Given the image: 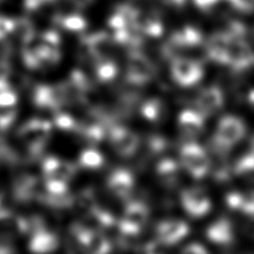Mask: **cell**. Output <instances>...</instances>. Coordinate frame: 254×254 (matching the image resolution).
<instances>
[{"label": "cell", "mask_w": 254, "mask_h": 254, "mask_svg": "<svg viewBox=\"0 0 254 254\" xmlns=\"http://www.w3.org/2000/svg\"><path fill=\"white\" fill-rule=\"evenodd\" d=\"M245 134L246 125L240 117L225 115L218 120L213 132L210 141L212 150L222 156L238 144Z\"/></svg>", "instance_id": "obj_1"}, {"label": "cell", "mask_w": 254, "mask_h": 254, "mask_svg": "<svg viewBox=\"0 0 254 254\" xmlns=\"http://www.w3.org/2000/svg\"><path fill=\"white\" fill-rule=\"evenodd\" d=\"M181 168L195 180L203 179L211 170V161L205 149L196 142H187L180 150Z\"/></svg>", "instance_id": "obj_2"}, {"label": "cell", "mask_w": 254, "mask_h": 254, "mask_svg": "<svg viewBox=\"0 0 254 254\" xmlns=\"http://www.w3.org/2000/svg\"><path fill=\"white\" fill-rule=\"evenodd\" d=\"M150 216V209L141 200H130L117 221V227L123 238L135 236L142 232Z\"/></svg>", "instance_id": "obj_3"}, {"label": "cell", "mask_w": 254, "mask_h": 254, "mask_svg": "<svg viewBox=\"0 0 254 254\" xmlns=\"http://www.w3.org/2000/svg\"><path fill=\"white\" fill-rule=\"evenodd\" d=\"M180 202L186 213L192 218L205 216L211 209L209 195L200 188L190 187L180 193Z\"/></svg>", "instance_id": "obj_4"}, {"label": "cell", "mask_w": 254, "mask_h": 254, "mask_svg": "<svg viewBox=\"0 0 254 254\" xmlns=\"http://www.w3.org/2000/svg\"><path fill=\"white\" fill-rule=\"evenodd\" d=\"M190 233L189 224L180 218H166L155 227V239L158 243L172 246L180 243Z\"/></svg>", "instance_id": "obj_5"}, {"label": "cell", "mask_w": 254, "mask_h": 254, "mask_svg": "<svg viewBox=\"0 0 254 254\" xmlns=\"http://www.w3.org/2000/svg\"><path fill=\"white\" fill-rule=\"evenodd\" d=\"M110 144L120 157H132L141 147L139 135L130 128L116 125L110 131Z\"/></svg>", "instance_id": "obj_6"}, {"label": "cell", "mask_w": 254, "mask_h": 254, "mask_svg": "<svg viewBox=\"0 0 254 254\" xmlns=\"http://www.w3.org/2000/svg\"><path fill=\"white\" fill-rule=\"evenodd\" d=\"M179 131L187 138L199 135L205 126V116L197 109H185L177 118Z\"/></svg>", "instance_id": "obj_7"}, {"label": "cell", "mask_w": 254, "mask_h": 254, "mask_svg": "<svg viewBox=\"0 0 254 254\" xmlns=\"http://www.w3.org/2000/svg\"><path fill=\"white\" fill-rule=\"evenodd\" d=\"M108 187L114 195L125 199L131 196L135 189L134 175L125 168H117L108 178Z\"/></svg>", "instance_id": "obj_8"}, {"label": "cell", "mask_w": 254, "mask_h": 254, "mask_svg": "<svg viewBox=\"0 0 254 254\" xmlns=\"http://www.w3.org/2000/svg\"><path fill=\"white\" fill-rule=\"evenodd\" d=\"M206 238L215 245L225 246L234 241V230L229 219L218 217L205 229Z\"/></svg>", "instance_id": "obj_9"}, {"label": "cell", "mask_w": 254, "mask_h": 254, "mask_svg": "<svg viewBox=\"0 0 254 254\" xmlns=\"http://www.w3.org/2000/svg\"><path fill=\"white\" fill-rule=\"evenodd\" d=\"M181 170L179 161L172 157H161L155 166V174L158 181L168 188L175 187L178 184Z\"/></svg>", "instance_id": "obj_10"}, {"label": "cell", "mask_w": 254, "mask_h": 254, "mask_svg": "<svg viewBox=\"0 0 254 254\" xmlns=\"http://www.w3.org/2000/svg\"><path fill=\"white\" fill-rule=\"evenodd\" d=\"M223 104L221 94L214 90L208 89L203 91L197 99L198 109L204 116L211 115L218 111Z\"/></svg>", "instance_id": "obj_11"}, {"label": "cell", "mask_w": 254, "mask_h": 254, "mask_svg": "<svg viewBox=\"0 0 254 254\" xmlns=\"http://www.w3.org/2000/svg\"><path fill=\"white\" fill-rule=\"evenodd\" d=\"M142 117L150 123H161L166 119L167 110L165 105L159 100H148L140 109Z\"/></svg>", "instance_id": "obj_12"}, {"label": "cell", "mask_w": 254, "mask_h": 254, "mask_svg": "<svg viewBox=\"0 0 254 254\" xmlns=\"http://www.w3.org/2000/svg\"><path fill=\"white\" fill-rule=\"evenodd\" d=\"M233 173L241 177H254V152L244 153L240 156L233 166Z\"/></svg>", "instance_id": "obj_13"}, {"label": "cell", "mask_w": 254, "mask_h": 254, "mask_svg": "<svg viewBox=\"0 0 254 254\" xmlns=\"http://www.w3.org/2000/svg\"><path fill=\"white\" fill-rule=\"evenodd\" d=\"M238 212L254 218V190L239 191Z\"/></svg>", "instance_id": "obj_14"}, {"label": "cell", "mask_w": 254, "mask_h": 254, "mask_svg": "<svg viewBox=\"0 0 254 254\" xmlns=\"http://www.w3.org/2000/svg\"><path fill=\"white\" fill-rule=\"evenodd\" d=\"M181 254H210V252L203 244L199 242H190L182 248Z\"/></svg>", "instance_id": "obj_15"}, {"label": "cell", "mask_w": 254, "mask_h": 254, "mask_svg": "<svg viewBox=\"0 0 254 254\" xmlns=\"http://www.w3.org/2000/svg\"><path fill=\"white\" fill-rule=\"evenodd\" d=\"M250 150L254 152V135H253L252 138L250 139Z\"/></svg>", "instance_id": "obj_16"}, {"label": "cell", "mask_w": 254, "mask_h": 254, "mask_svg": "<svg viewBox=\"0 0 254 254\" xmlns=\"http://www.w3.org/2000/svg\"><path fill=\"white\" fill-rule=\"evenodd\" d=\"M146 254H158V253H154V252H151V251H150V252H148V253H146Z\"/></svg>", "instance_id": "obj_17"}]
</instances>
